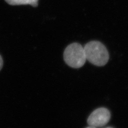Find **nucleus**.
Returning a JSON list of instances; mask_svg holds the SVG:
<instances>
[{"label": "nucleus", "mask_w": 128, "mask_h": 128, "mask_svg": "<svg viewBox=\"0 0 128 128\" xmlns=\"http://www.w3.org/2000/svg\"><path fill=\"white\" fill-rule=\"evenodd\" d=\"M86 60L96 66H104L109 59V55L106 47L101 42L92 41L84 47Z\"/></svg>", "instance_id": "f257e3e1"}, {"label": "nucleus", "mask_w": 128, "mask_h": 128, "mask_svg": "<svg viewBox=\"0 0 128 128\" xmlns=\"http://www.w3.org/2000/svg\"><path fill=\"white\" fill-rule=\"evenodd\" d=\"M64 60L66 63L72 68L82 67L86 60L84 48L78 43L70 44L64 51Z\"/></svg>", "instance_id": "f03ea898"}, {"label": "nucleus", "mask_w": 128, "mask_h": 128, "mask_svg": "<svg viewBox=\"0 0 128 128\" xmlns=\"http://www.w3.org/2000/svg\"><path fill=\"white\" fill-rule=\"evenodd\" d=\"M110 118V111L105 108H99L94 110L87 119V123L90 126L101 127L105 126Z\"/></svg>", "instance_id": "7ed1b4c3"}, {"label": "nucleus", "mask_w": 128, "mask_h": 128, "mask_svg": "<svg viewBox=\"0 0 128 128\" xmlns=\"http://www.w3.org/2000/svg\"><path fill=\"white\" fill-rule=\"evenodd\" d=\"M9 4L11 5H31L34 7L38 5V0H5Z\"/></svg>", "instance_id": "20e7f679"}, {"label": "nucleus", "mask_w": 128, "mask_h": 128, "mask_svg": "<svg viewBox=\"0 0 128 128\" xmlns=\"http://www.w3.org/2000/svg\"><path fill=\"white\" fill-rule=\"evenodd\" d=\"M3 64H4L3 60H2V56H1L0 55V71L1 70V69H2V66H3Z\"/></svg>", "instance_id": "39448f33"}, {"label": "nucleus", "mask_w": 128, "mask_h": 128, "mask_svg": "<svg viewBox=\"0 0 128 128\" xmlns=\"http://www.w3.org/2000/svg\"><path fill=\"white\" fill-rule=\"evenodd\" d=\"M86 128H96V127H92V126H89V127H87Z\"/></svg>", "instance_id": "423d86ee"}, {"label": "nucleus", "mask_w": 128, "mask_h": 128, "mask_svg": "<svg viewBox=\"0 0 128 128\" xmlns=\"http://www.w3.org/2000/svg\"><path fill=\"white\" fill-rule=\"evenodd\" d=\"M112 128V127H107V128Z\"/></svg>", "instance_id": "0eeeda50"}]
</instances>
